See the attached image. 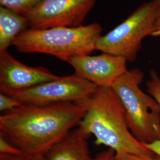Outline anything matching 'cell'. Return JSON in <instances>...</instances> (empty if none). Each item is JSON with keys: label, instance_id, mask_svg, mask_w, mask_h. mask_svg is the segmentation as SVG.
<instances>
[{"label": "cell", "instance_id": "6da1fadb", "mask_svg": "<svg viewBox=\"0 0 160 160\" xmlns=\"http://www.w3.org/2000/svg\"><path fill=\"white\" fill-rule=\"evenodd\" d=\"M86 107L77 103L22 104L0 116V135L24 155H44L78 127Z\"/></svg>", "mask_w": 160, "mask_h": 160}, {"label": "cell", "instance_id": "7a4b0ae2", "mask_svg": "<svg viewBox=\"0 0 160 160\" xmlns=\"http://www.w3.org/2000/svg\"><path fill=\"white\" fill-rule=\"evenodd\" d=\"M83 106L86 114L78 127L93 135L96 145L108 147L116 154L155 155L132 133L123 106L112 87H97L93 96Z\"/></svg>", "mask_w": 160, "mask_h": 160}, {"label": "cell", "instance_id": "3957f363", "mask_svg": "<svg viewBox=\"0 0 160 160\" xmlns=\"http://www.w3.org/2000/svg\"><path fill=\"white\" fill-rule=\"evenodd\" d=\"M102 30L98 23L74 28L28 29L17 36L12 45L21 53L47 54L67 62L71 58L90 55L95 51Z\"/></svg>", "mask_w": 160, "mask_h": 160}, {"label": "cell", "instance_id": "277c9868", "mask_svg": "<svg viewBox=\"0 0 160 160\" xmlns=\"http://www.w3.org/2000/svg\"><path fill=\"white\" fill-rule=\"evenodd\" d=\"M143 77L139 68L128 70L112 88L123 106L129 130L144 144L160 140V105L140 88Z\"/></svg>", "mask_w": 160, "mask_h": 160}, {"label": "cell", "instance_id": "5b68a950", "mask_svg": "<svg viewBox=\"0 0 160 160\" xmlns=\"http://www.w3.org/2000/svg\"><path fill=\"white\" fill-rule=\"evenodd\" d=\"M160 15L159 0H151L138 7L131 14L97 40L96 50L134 62L143 39L152 35Z\"/></svg>", "mask_w": 160, "mask_h": 160}, {"label": "cell", "instance_id": "8992f818", "mask_svg": "<svg viewBox=\"0 0 160 160\" xmlns=\"http://www.w3.org/2000/svg\"><path fill=\"white\" fill-rule=\"evenodd\" d=\"M97 87L74 73L59 76L57 79L8 95L28 105L48 106L67 103L83 105L93 96Z\"/></svg>", "mask_w": 160, "mask_h": 160}, {"label": "cell", "instance_id": "52a82bcc", "mask_svg": "<svg viewBox=\"0 0 160 160\" xmlns=\"http://www.w3.org/2000/svg\"><path fill=\"white\" fill-rule=\"evenodd\" d=\"M96 0H41L26 17L29 29L82 26Z\"/></svg>", "mask_w": 160, "mask_h": 160}, {"label": "cell", "instance_id": "ba28073f", "mask_svg": "<svg viewBox=\"0 0 160 160\" xmlns=\"http://www.w3.org/2000/svg\"><path fill=\"white\" fill-rule=\"evenodd\" d=\"M124 58L108 53L91 56L85 55L67 61L75 74L97 87H112L114 82L128 71Z\"/></svg>", "mask_w": 160, "mask_h": 160}, {"label": "cell", "instance_id": "9c48e42d", "mask_svg": "<svg viewBox=\"0 0 160 160\" xmlns=\"http://www.w3.org/2000/svg\"><path fill=\"white\" fill-rule=\"evenodd\" d=\"M59 77L43 67H31L0 51V90L6 94L28 90Z\"/></svg>", "mask_w": 160, "mask_h": 160}, {"label": "cell", "instance_id": "30bf717a", "mask_svg": "<svg viewBox=\"0 0 160 160\" xmlns=\"http://www.w3.org/2000/svg\"><path fill=\"white\" fill-rule=\"evenodd\" d=\"M91 135L77 127L44 155L45 160H93L87 140Z\"/></svg>", "mask_w": 160, "mask_h": 160}, {"label": "cell", "instance_id": "8fae6325", "mask_svg": "<svg viewBox=\"0 0 160 160\" xmlns=\"http://www.w3.org/2000/svg\"><path fill=\"white\" fill-rule=\"evenodd\" d=\"M29 29L26 16L0 7V51H8L19 34Z\"/></svg>", "mask_w": 160, "mask_h": 160}, {"label": "cell", "instance_id": "7c38bea8", "mask_svg": "<svg viewBox=\"0 0 160 160\" xmlns=\"http://www.w3.org/2000/svg\"><path fill=\"white\" fill-rule=\"evenodd\" d=\"M41 0H0V5L23 16H28Z\"/></svg>", "mask_w": 160, "mask_h": 160}, {"label": "cell", "instance_id": "4fadbf2b", "mask_svg": "<svg viewBox=\"0 0 160 160\" xmlns=\"http://www.w3.org/2000/svg\"><path fill=\"white\" fill-rule=\"evenodd\" d=\"M147 91L160 105V77L155 70L149 72V78L147 82Z\"/></svg>", "mask_w": 160, "mask_h": 160}, {"label": "cell", "instance_id": "5bb4252c", "mask_svg": "<svg viewBox=\"0 0 160 160\" xmlns=\"http://www.w3.org/2000/svg\"><path fill=\"white\" fill-rule=\"evenodd\" d=\"M23 104L17 99L6 94L5 93H0V111L4 113L11 112L14 109L21 106Z\"/></svg>", "mask_w": 160, "mask_h": 160}, {"label": "cell", "instance_id": "9a60e30c", "mask_svg": "<svg viewBox=\"0 0 160 160\" xmlns=\"http://www.w3.org/2000/svg\"><path fill=\"white\" fill-rule=\"evenodd\" d=\"M0 154L15 155H24L20 149L9 142L1 135H0Z\"/></svg>", "mask_w": 160, "mask_h": 160}, {"label": "cell", "instance_id": "2e32d148", "mask_svg": "<svg viewBox=\"0 0 160 160\" xmlns=\"http://www.w3.org/2000/svg\"><path fill=\"white\" fill-rule=\"evenodd\" d=\"M116 158L117 160H160V157L156 154L154 155H144L120 153L116 154Z\"/></svg>", "mask_w": 160, "mask_h": 160}, {"label": "cell", "instance_id": "e0dca14e", "mask_svg": "<svg viewBox=\"0 0 160 160\" xmlns=\"http://www.w3.org/2000/svg\"><path fill=\"white\" fill-rule=\"evenodd\" d=\"M93 160H117L116 154L113 149L109 148L96 155Z\"/></svg>", "mask_w": 160, "mask_h": 160}, {"label": "cell", "instance_id": "ac0fdd59", "mask_svg": "<svg viewBox=\"0 0 160 160\" xmlns=\"http://www.w3.org/2000/svg\"><path fill=\"white\" fill-rule=\"evenodd\" d=\"M144 145L155 154L160 157V140L155 141L152 143H144Z\"/></svg>", "mask_w": 160, "mask_h": 160}, {"label": "cell", "instance_id": "d6986e66", "mask_svg": "<svg viewBox=\"0 0 160 160\" xmlns=\"http://www.w3.org/2000/svg\"><path fill=\"white\" fill-rule=\"evenodd\" d=\"M26 155H15L0 154V160H23Z\"/></svg>", "mask_w": 160, "mask_h": 160}, {"label": "cell", "instance_id": "ffe728a7", "mask_svg": "<svg viewBox=\"0 0 160 160\" xmlns=\"http://www.w3.org/2000/svg\"><path fill=\"white\" fill-rule=\"evenodd\" d=\"M152 36L153 37H158L160 36V16L158 17L157 22L155 23L154 31L152 33Z\"/></svg>", "mask_w": 160, "mask_h": 160}, {"label": "cell", "instance_id": "44dd1931", "mask_svg": "<svg viewBox=\"0 0 160 160\" xmlns=\"http://www.w3.org/2000/svg\"><path fill=\"white\" fill-rule=\"evenodd\" d=\"M23 160H45V159L44 155H38L26 156Z\"/></svg>", "mask_w": 160, "mask_h": 160}, {"label": "cell", "instance_id": "7402d4cb", "mask_svg": "<svg viewBox=\"0 0 160 160\" xmlns=\"http://www.w3.org/2000/svg\"><path fill=\"white\" fill-rule=\"evenodd\" d=\"M159 1H160V0H159Z\"/></svg>", "mask_w": 160, "mask_h": 160}]
</instances>
